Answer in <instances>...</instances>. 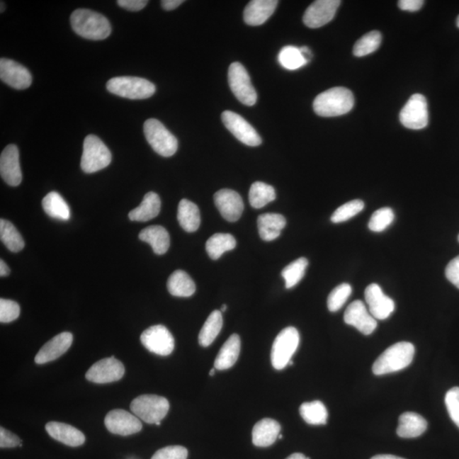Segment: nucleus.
<instances>
[{"label":"nucleus","instance_id":"48","mask_svg":"<svg viewBox=\"0 0 459 459\" xmlns=\"http://www.w3.org/2000/svg\"><path fill=\"white\" fill-rule=\"evenodd\" d=\"M446 276L459 289V255L448 263L446 268Z\"/></svg>","mask_w":459,"mask_h":459},{"label":"nucleus","instance_id":"42","mask_svg":"<svg viewBox=\"0 0 459 459\" xmlns=\"http://www.w3.org/2000/svg\"><path fill=\"white\" fill-rule=\"evenodd\" d=\"M395 220V214L390 208H381L373 212L368 222L370 231L373 232H384Z\"/></svg>","mask_w":459,"mask_h":459},{"label":"nucleus","instance_id":"10","mask_svg":"<svg viewBox=\"0 0 459 459\" xmlns=\"http://www.w3.org/2000/svg\"><path fill=\"white\" fill-rule=\"evenodd\" d=\"M400 121L410 130H422L426 127L429 123L426 98L421 94L412 96L400 113Z\"/></svg>","mask_w":459,"mask_h":459},{"label":"nucleus","instance_id":"56","mask_svg":"<svg viewBox=\"0 0 459 459\" xmlns=\"http://www.w3.org/2000/svg\"><path fill=\"white\" fill-rule=\"evenodd\" d=\"M227 309V305H223L221 306V312H225V310Z\"/></svg>","mask_w":459,"mask_h":459},{"label":"nucleus","instance_id":"22","mask_svg":"<svg viewBox=\"0 0 459 459\" xmlns=\"http://www.w3.org/2000/svg\"><path fill=\"white\" fill-rule=\"evenodd\" d=\"M278 1L276 0H253L248 4L244 12V19L249 26H259L266 23L273 14Z\"/></svg>","mask_w":459,"mask_h":459},{"label":"nucleus","instance_id":"45","mask_svg":"<svg viewBox=\"0 0 459 459\" xmlns=\"http://www.w3.org/2000/svg\"><path fill=\"white\" fill-rule=\"evenodd\" d=\"M445 403L450 419L459 428V387H453L446 393Z\"/></svg>","mask_w":459,"mask_h":459},{"label":"nucleus","instance_id":"7","mask_svg":"<svg viewBox=\"0 0 459 459\" xmlns=\"http://www.w3.org/2000/svg\"><path fill=\"white\" fill-rule=\"evenodd\" d=\"M144 134L147 142L157 154L169 157L177 152L178 140L160 121L147 119L144 123Z\"/></svg>","mask_w":459,"mask_h":459},{"label":"nucleus","instance_id":"28","mask_svg":"<svg viewBox=\"0 0 459 459\" xmlns=\"http://www.w3.org/2000/svg\"><path fill=\"white\" fill-rule=\"evenodd\" d=\"M161 210V200L155 193H148L144 195L142 203L135 210L130 212L129 218L132 221H147L156 218Z\"/></svg>","mask_w":459,"mask_h":459},{"label":"nucleus","instance_id":"40","mask_svg":"<svg viewBox=\"0 0 459 459\" xmlns=\"http://www.w3.org/2000/svg\"><path fill=\"white\" fill-rule=\"evenodd\" d=\"M278 62L280 65L288 70H296L307 64L300 53L298 47L288 45L280 50L278 55Z\"/></svg>","mask_w":459,"mask_h":459},{"label":"nucleus","instance_id":"4","mask_svg":"<svg viewBox=\"0 0 459 459\" xmlns=\"http://www.w3.org/2000/svg\"><path fill=\"white\" fill-rule=\"evenodd\" d=\"M106 89L114 95L130 100H144L154 95L155 85L137 76H116L106 84Z\"/></svg>","mask_w":459,"mask_h":459},{"label":"nucleus","instance_id":"37","mask_svg":"<svg viewBox=\"0 0 459 459\" xmlns=\"http://www.w3.org/2000/svg\"><path fill=\"white\" fill-rule=\"evenodd\" d=\"M0 238L11 252H20L24 248L25 242L23 237L10 221L3 219L0 220Z\"/></svg>","mask_w":459,"mask_h":459},{"label":"nucleus","instance_id":"17","mask_svg":"<svg viewBox=\"0 0 459 459\" xmlns=\"http://www.w3.org/2000/svg\"><path fill=\"white\" fill-rule=\"evenodd\" d=\"M365 300L368 305L369 312L376 320H385L394 312V300L385 295L376 283L370 284L366 288Z\"/></svg>","mask_w":459,"mask_h":459},{"label":"nucleus","instance_id":"12","mask_svg":"<svg viewBox=\"0 0 459 459\" xmlns=\"http://www.w3.org/2000/svg\"><path fill=\"white\" fill-rule=\"evenodd\" d=\"M221 118L227 129L246 146L258 147L262 143L261 136L257 131L239 114L233 113L232 110H225L221 115Z\"/></svg>","mask_w":459,"mask_h":459},{"label":"nucleus","instance_id":"59","mask_svg":"<svg viewBox=\"0 0 459 459\" xmlns=\"http://www.w3.org/2000/svg\"><path fill=\"white\" fill-rule=\"evenodd\" d=\"M457 26H458V28H459V16H458V18H457Z\"/></svg>","mask_w":459,"mask_h":459},{"label":"nucleus","instance_id":"53","mask_svg":"<svg viewBox=\"0 0 459 459\" xmlns=\"http://www.w3.org/2000/svg\"><path fill=\"white\" fill-rule=\"evenodd\" d=\"M10 268H8L6 262H4L3 259H1V261H0V276L4 278V276H7L8 274H10Z\"/></svg>","mask_w":459,"mask_h":459},{"label":"nucleus","instance_id":"30","mask_svg":"<svg viewBox=\"0 0 459 459\" xmlns=\"http://www.w3.org/2000/svg\"><path fill=\"white\" fill-rule=\"evenodd\" d=\"M177 218L181 227L187 232L197 231L201 224L198 207L187 199H182L178 203Z\"/></svg>","mask_w":459,"mask_h":459},{"label":"nucleus","instance_id":"52","mask_svg":"<svg viewBox=\"0 0 459 459\" xmlns=\"http://www.w3.org/2000/svg\"><path fill=\"white\" fill-rule=\"evenodd\" d=\"M300 50L302 57H303L305 62L308 63L312 57V50H310L307 46L300 47Z\"/></svg>","mask_w":459,"mask_h":459},{"label":"nucleus","instance_id":"55","mask_svg":"<svg viewBox=\"0 0 459 459\" xmlns=\"http://www.w3.org/2000/svg\"><path fill=\"white\" fill-rule=\"evenodd\" d=\"M286 459H306V457L302 453H293Z\"/></svg>","mask_w":459,"mask_h":459},{"label":"nucleus","instance_id":"21","mask_svg":"<svg viewBox=\"0 0 459 459\" xmlns=\"http://www.w3.org/2000/svg\"><path fill=\"white\" fill-rule=\"evenodd\" d=\"M72 340H74V337L69 332H63V333L55 336L38 352L35 356V363L41 365L57 360L69 350Z\"/></svg>","mask_w":459,"mask_h":459},{"label":"nucleus","instance_id":"5","mask_svg":"<svg viewBox=\"0 0 459 459\" xmlns=\"http://www.w3.org/2000/svg\"><path fill=\"white\" fill-rule=\"evenodd\" d=\"M112 162V153L96 135H89L84 139V152L81 157V169L87 174L103 169Z\"/></svg>","mask_w":459,"mask_h":459},{"label":"nucleus","instance_id":"13","mask_svg":"<svg viewBox=\"0 0 459 459\" xmlns=\"http://www.w3.org/2000/svg\"><path fill=\"white\" fill-rule=\"evenodd\" d=\"M125 366L114 356L97 361L88 370L87 380L96 384H108L120 380L125 375Z\"/></svg>","mask_w":459,"mask_h":459},{"label":"nucleus","instance_id":"34","mask_svg":"<svg viewBox=\"0 0 459 459\" xmlns=\"http://www.w3.org/2000/svg\"><path fill=\"white\" fill-rule=\"evenodd\" d=\"M237 241L231 234L216 233L206 242V251L212 259H220L227 251L236 248Z\"/></svg>","mask_w":459,"mask_h":459},{"label":"nucleus","instance_id":"60","mask_svg":"<svg viewBox=\"0 0 459 459\" xmlns=\"http://www.w3.org/2000/svg\"><path fill=\"white\" fill-rule=\"evenodd\" d=\"M278 439H279V440L283 439V436H282V435H279V436H278Z\"/></svg>","mask_w":459,"mask_h":459},{"label":"nucleus","instance_id":"18","mask_svg":"<svg viewBox=\"0 0 459 459\" xmlns=\"http://www.w3.org/2000/svg\"><path fill=\"white\" fill-rule=\"evenodd\" d=\"M214 199L217 208L225 220L235 222L240 219L244 204L239 193L231 189H222L217 191Z\"/></svg>","mask_w":459,"mask_h":459},{"label":"nucleus","instance_id":"23","mask_svg":"<svg viewBox=\"0 0 459 459\" xmlns=\"http://www.w3.org/2000/svg\"><path fill=\"white\" fill-rule=\"evenodd\" d=\"M45 429L50 437L67 446L75 448L84 443V434L72 425L52 421L45 425Z\"/></svg>","mask_w":459,"mask_h":459},{"label":"nucleus","instance_id":"8","mask_svg":"<svg viewBox=\"0 0 459 459\" xmlns=\"http://www.w3.org/2000/svg\"><path fill=\"white\" fill-rule=\"evenodd\" d=\"M300 344V334L295 327H288L276 336L271 348V364L276 370L287 367Z\"/></svg>","mask_w":459,"mask_h":459},{"label":"nucleus","instance_id":"27","mask_svg":"<svg viewBox=\"0 0 459 459\" xmlns=\"http://www.w3.org/2000/svg\"><path fill=\"white\" fill-rule=\"evenodd\" d=\"M139 238L150 244L156 254H164L169 249V234L167 230L160 225H152L143 229L140 233Z\"/></svg>","mask_w":459,"mask_h":459},{"label":"nucleus","instance_id":"50","mask_svg":"<svg viewBox=\"0 0 459 459\" xmlns=\"http://www.w3.org/2000/svg\"><path fill=\"white\" fill-rule=\"evenodd\" d=\"M423 0H401L398 2V6L401 10L405 11H418L424 6Z\"/></svg>","mask_w":459,"mask_h":459},{"label":"nucleus","instance_id":"54","mask_svg":"<svg viewBox=\"0 0 459 459\" xmlns=\"http://www.w3.org/2000/svg\"><path fill=\"white\" fill-rule=\"evenodd\" d=\"M371 459H405V458L395 456V455L382 454V455H376V456L373 457Z\"/></svg>","mask_w":459,"mask_h":459},{"label":"nucleus","instance_id":"46","mask_svg":"<svg viewBox=\"0 0 459 459\" xmlns=\"http://www.w3.org/2000/svg\"><path fill=\"white\" fill-rule=\"evenodd\" d=\"M188 450L181 446H170L157 450L152 459H187Z\"/></svg>","mask_w":459,"mask_h":459},{"label":"nucleus","instance_id":"15","mask_svg":"<svg viewBox=\"0 0 459 459\" xmlns=\"http://www.w3.org/2000/svg\"><path fill=\"white\" fill-rule=\"evenodd\" d=\"M341 4L339 0H317L305 11L303 21L310 28L322 27L334 19L338 8Z\"/></svg>","mask_w":459,"mask_h":459},{"label":"nucleus","instance_id":"58","mask_svg":"<svg viewBox=\"0 0 459 459\" xmlns=\"http://www.w3.org/2000/svg\"><path fill=\"white\" fill-rule=\"evenodd\" d=\"M4 10V4L3 2H1V12H3Z\"/></svg>","mask_w":459,"mask_h":459},{"label":"nucleus","instance_id":"29","mask_svg":"<svg viewBox=\"0 0 459 459\" xmlns=\"http://www.w3.org/2000/svg\"><path fill=\"white\" fill-rule=\"evenodd\" d=\"M241 351V339L239 336L234 334L221 347L218 356L215 361V368L227 370L233 367L239 357Z\"/></svg>","mask_w":459,"mask_h":459},{"label":"nucleus","instance_id":"43","mask_svg":"<svg viewBox=\"0 0 459 459\" xmlns=\"http://www.w3.org/2000/svg\"><path fill=\"white\" fill-rule=\"evenodd\" d=\"M352 293L350 284L342 283L336 287L327 298V308L331 312H338L346 304Z\"/></svg>","mask_w":459,"mask_h":459},{"label":"nucleus","instance_id":"2","mask_svg":"<svg viewBox=\"0 0 459 459\" xmlns=\"http://www.w3.org/2000/svg\"><path fill=\"white\" fill-rule=\"evenodd\" d=\"M354 103V96L350 89L334 87L316 97L313 102V109L321 117H338L350 112Z\"/></svg>","mask_w":459,"mask_h":459},{"label":"nucleus","instance_id":"41","mask_svg":"<svg viewBox=\"0 0 459 459\" xmlns=\"http://www.w3.org/2000/svg\"><path fill=\"white\" fill-rule=\"evenodd\" d=\"M365 204L361 200L356 199L343 204L336 210L331 217L332 222L342 223L355 217L363 210Z\"/></svg>","mask_w":459,"mask_h":459},{"label":"nucleus","instance_id":"6","mask_svg":"<svg viewBox=\"0 0 459 459\" xmlns=\"http://www.w3.org/2000/svg\"><path fill=\"white\" fill-rule=\"evenodd\" d=\"M130 410L140 419L147 424L161 422L169 410L167 399L157 395H142L130 404Z\"/></svg>","mask_w":459,"mask_h":459},{"label":"nucleus","instance_id":"9","mask_svg":"<svg viewBox=\"0 0 459 459\" xmlns=\"http://www.w3.org/2000/svg\"><path fill=\"white\" fill-rule=\"evenodd\" d=\"M228 83L234 96L241 103L254 106L257 101V93L251 83L245 67L239 62H233L228 70Z\"/></svg>","mask_w":459,"mask_h":459},{"label":"nucleus","instance_id":"39","mask_svg":"<svg viewBox=\"0 0 459 459\" xmlns=\"http://www.w3.org/2000/svg\"><path fill=\"white\" fill-rule=\"evenodd\" d=\"M382 35L378 31H372L361 37L353 48L356 57H363L376 51L381 45Z\"/></svg>","mask_w":459,"mask_h":459},{"label":"nucleus","instance_id":"44","mask_svg":"<svg viewBox=\"0 0 459 459\" xmlns=\"http://www.w3.org/2000/svg\"><path fill=\"white\" fill-rule=\"evenodd\" d=\"M20 306L16 302L1 299L0 300V322L8 323L16 320L20 316Z\"/></svg>","mask_w":459,"mask_h":459},{"label":"nucleus","instance_id":"11","mask_svg":"<svg viewBox=\"0 0 459 459\" xmlns=\"http://www.w3.org/2000/svg\"><path fill=\"white\" fill-rule=\"evenodd\" d=\"M140 342L153 354L169 356L174 348V339L167 327L155 325L144 330L140 336Z\"/></svg>","mask_w":459,"mask_h":459},{"label":"nucleus","instance_id":"62","mask_svg":"<svg viewBox=\"0 0 459 459\" xmlns=\"http://www.w3.org/2000/svg\"><path fill=\"white\" fill-rule=\"evenodd\" d=\"M458 242H459V235H458Z\"/></svg>","mask_w":459,"mask_h":459},{"label":"nucleus","instance_id":"25","mask_svg":"<svg viewBox=\"0 0 459 459\" xmlns=\"http://www.w3.org/2000/svg\"><path fill=\"white\" fill-rule=\"evenodd\" d=\"M427 421L416 412H404L399 418L397 429L398 436L402 438H416L426 431Z\"/></svg>","mask_w":459,"mask_h":459},{"label":"nucleus","instance_id":"31","mask_svg":"<svg viewBox=\"0 0 459 459\" xmlns=\"http://www.w3.org/2000/svg\"><path fill=\"white\" fill-rule=\"evenodd\" d=\"M167 288L170 295L176 297H191L196 292L194 280L182 270H177L170 275Z\"/></svg>","mask_w":459,"mask_h":459},{"label":"nucleus","instance_id":"49","mask_svg":"<svg viewBox=\"0 0 459 459\" xmlns=\"http://www.w3.org/2000/svg\"><path fill=\"white\" fill-rule=\"evenodd\" d=\"M148 1L146 0H118V4L130 11H139L146 7Z\"/></svg>","mask_w":459,"mask_h":459},{"label":"nucleus","instance_id":"1","mask_svg":"<svg viewBox=\"0 0 459 459\" xmlns=\"http://www.w3.org/2000/svg\"><path fill=\"white\" fill-rule=\"evenodd\" d=\"M71 24L76 34L87 40H105L112 32V27L106 17L86 8L74 11L71 16Z\"/></svg>","mask_w":459,"mask_h":459},{"label":"nucleus","instance_id":"57","mask_svg":"<svg viewBox=\"0 0 459 459\" xmlns=\"http://www.w3.org/2000/svg\"><path fill=\"white\" fill-rule=\"evenodd\" d=\"M215 373V368L211 369L210 372V376H211V377L214 376Z\"/></svg>","mask_w":459,"mask_h":459},{"label":"nucleus","instance_id":"32","mask_svg":"<svg viewBox=\"0 0 459 459\" xmlns=\"http://www.w3.org/2000/svg\"><path fill=\"white\" fill-rule=\"evenodd\" d=\"M42 208L51 218L68 220L71 217L70 208L61 195L55 191L47 194L42 199Z\"/></svg>","mask_w":459,"mask_h":459},{"label":"nucleus","instance_id":"51","mask_svg":"<svg viewBox=\"0 0 459 459\" xmlns=\"http://www.w3.org/2000/svg\"><path fill=\"white\" fill-rule=\"evenodd\" d=\"M183 3H184L183 0H163L161 4L165 11H173Z\"/></svg>","mask_w":459,"mask_h":459},{"label":"nucleus","instance_id":"47","mask_svg":"<svg viewBox=\"0 0 459 459\" xmlns=\"http://www.w3.org/2000/svg\"><path fill=\"white\" fill-rule=\"evenodd\" d=\"M21 446L23 444L18 436L3 427L0 428V448H12Z\"/></svg>","mask_w":459,"mask_h":459},{"label":"nucleus","instance_id":"36","mask_svg":"<svg viewBox=\"0 0 459 459\" xmlns=\"http://www.w3.org/2000/svg\"><path fill=\"white\" fill-rule=\"evenodd\" d=\"M300 414L306 423L312 425L326 424L329 416L324 404L320 401L302 404Z\"/></svg>","mask_w":459,"mask_h":459},{"label":"nucleus","instance_id":"63","mask_svg":"<svg viewBox=\"0 0 459 459\" xmlns=\"http://www.w3.org/2000/svg\"><path fill=\"white\" fill-rule=\"evenodd\" d=\"M306 459H310V458H306Z\"/></svg>","mask_w":459,"mask_h":459},{"label":"nucleus","instance_id":"38","mask_svg":"<svg viewBox=\"0 0 459 459\" xmlns=\"http://www.w3.org/2000/svg\"><path fill=\"white\" fill-rule=\"evenodd\" d=\"M307 259L301 257L289 264L282 271L285 280V287L292 288L304 278L306 268L308 266Z\"/></svg>","mask_w":459,"mask_h":459},{"label":"nucleus","instance_id":"35","mask_svg":"<svg viewBox=\"0 0 459 459\" xmlns=\"http://www.w3.org/2000/svg\"><path fill=\"white\" fill-rule=\"evenodd\" d=\"M276 198L273 186L266 183L256 181L250 187L249 199L251 206L254 208H261L267 205Z\"/></svg>","mask_w":459,"mask_h":459},{"label":"nucleus","instance_id":"24","mask_svg":"<svg viewBox=\"0 0 459 459\" xmlns=\"http://www.w3.org/2000/svg\"><path fill=\"white\" fill-rule=\"evenodd\" d=\"M280 425L274 419H264L254 425L252 439L254 446L259 448H267L278 439Z\"/></svg>","mask_w":459,"mask_h":459},{"label":"nucleus","instance_id":"3","mask_svg":"<svg viewBox=\"0 0 459 459\" xmlns=\"http://www.w3.org/2000/svg\"><path fill=\"white\" fill-rule=\"evenodd\" d=\"M414 354V344L409 342L395 344L378 357L373 365V372L380 376L401 371L412 363Z\"/></svg>","mask_w":459,"mask_h":459},{"label":"nucleus","instance_id":"26","mask_svg":"<svg viewBox=\"0 0 459 459\" xmlns=\"http://www.w3.org/2000/svg\"><path fill=\"white\" fill-rule=\"evenodd\" d=\"M286 219L279 214H264L257 220L259 237L266 242L276 239L286 227Z\"/></svg>","mask_w":459,"mask_h":459},{"label":"nucleus","instance_id":"20","mask_svg":"<svg viewBox=\"0 0 459 459\" xmlns=\"http://www.w3.org/2000/svg\"><path fill=\"white\" fill-rule=\"evenodd\" d=\"M0 174L3 180L11 186H19L23 181L19 151L16 144H8L4 149L0 157Z\"/></svg>","mask_w":459,"mask_h":459},{"label":"nucleus","instance_id":"19","mask_svg":"<svg viewBox=\"0 0 459 459\" xmlns=\"http://www.w3.org/2000/svg\"><path fill=\"white\" fill-rule=\"evenodd\" d=\"M0 79L16 89H28L32 84V75L27 68L6 58L0 60Z\"/></svg>","mask_w":459,"mask_h":459},{"label":"nucleus","instance_id":"33","mask_svg":"<svg viewBox=\"0 0 459 459\" xmlns=\"http://www.w3.org/2000/svg\"><path fill=\"white\" fill-rule=\"evenodd\" d=\"M223 327V317L220 310H214L207 318L198 336L200 346H210L215 341Z\"/></svg>","mask_w":459,"mask_h":459},{"label":"nucleus","instance_id":"16","mask_svg":"<svg viewBox=\"0 0 459 459\" xmlns=\"http://www.w3.org/2000/svg\"><path fill=\"white\" fill-rule=\"evenodd\" d=\"M344 321L355 327L364 335H370L377 329L378 323L363 301L356 300L348 306L344 314Z\"/></svg>","mask_w":459,"mask_h":459},{"label":"nucleus","instance_id":"61","mask_svg":"<svg viewBox=\"0 0 459 459\" xmlns=\"http://www.w3.org/2000/svg\"><path fill=\"white\" fill-rule=\"evenodd\" d=\"M288 364H289V365H293V361L291 360L290 361H289V363H288Z\"/></svg>","mask_w":459,"mask_h":459},{"label":"nucleus","instance_id":"14","mask_svg":"<svg viewBox=\"0 0 459 459\" xmlns=\"http://www.w3.org/2000/svg\"><path fill=\"white\" fill-rule=\"evenodd\" d=\"M105 425L110 433L123 436L133 435L142 429L138 416L123 409L109 412L105 418Z\"/></svg>","mask_w":459,"mask_h":459}]
</instances>
